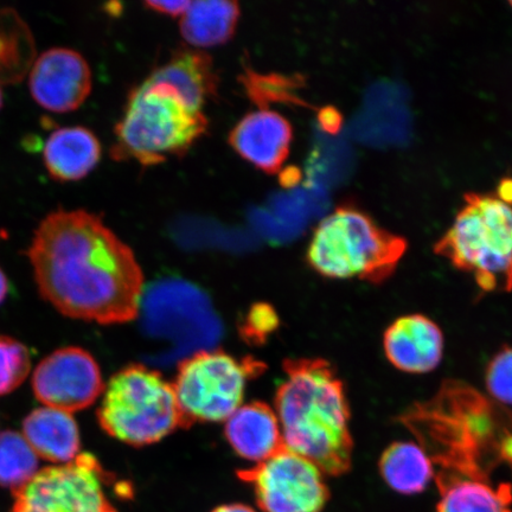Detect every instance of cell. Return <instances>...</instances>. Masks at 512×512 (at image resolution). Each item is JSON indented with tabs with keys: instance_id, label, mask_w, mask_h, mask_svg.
Returning <instances> with one entry per match:
<instances>
[{
	"instance_id": "e0dca14e",
	"label": "cell",
	"mask_w": 512,
	"mask_h": 512,
	"mask_svg": "<svg viewBox=\"0 0 512 512\" xmlns=\"http://www.w3.org/2000/svg\"><path fill=\"white\" fill-rule=\"evenodd\" d=\"M22 434L37 457L47 462L68 464L80 454V431L72 413L37 408L24 419Z\"/></svg>"
},
{
	"instance_id": "52a82bcc",
	"label": "cell",
	"mask_w": 512,
	"mask_h": 512,
	"mask_svg": "<svg viewBox=\"0 0 512 512\" xmlns=\"http://www.w3.org/2000/svg\"><path fill=\"white\" fill-rule=\"evenodd\" d=\"M264 369V364L239 361L220 350H201L185 358L172 382L184 427L227 421L242 406L247 382Z\"/></svg>"
},
{
	"instance_id": "f1b7e54d",
	"label": "cell",
	"mask_w": 512,
	"mask_h": 512,
	"mask_svg": "<svg viewBox=\"0 0 512 512\" xmlns=\"http://www.w3.org/2000/svg\"><path fill=\"white\" fill-rule=\"evenodd\" d=\"M9 294V280L6 278V274L0 268V304H3L6 297Z\"/></svg>"
},
{
	"instance_id": "4dcf8cb0",
	"label": "cell",
	"mask_w": 512,
	"mask_h": 512,
	"mask_svg": "<svg viewBox=\"0 0 512 512\" xmlns=\"http://www.w3.org/2000/svg\"><path fill=\"white\" fill-rule=\"evenodd\" d=\"M510 5L512 6V2H510Z\"/></svg>"
},
{
	"instance_id": "5b68a950",
	"label": "cell",
	"mask_w": 512,
	"mask_h": 512,
	"mask_svg": "<svg viewBox=\"0 0 512 512\" xmlns=\"http://www.w3.org/2000/svg\"><path fill=\"white\" fill-rule=\"evenodd\" d=\"M435 253L475 278L485 292L512 291V207L496 196L467 194Z\"/></svg>"
},
{
	"instance_id": "8992f818",
	"label": "cell",
	"mask_w": 512,
	"mask_h": 512,
	"mask_svg": "<svg viewBox=\"0 0 512 512\" xmlns=\"http://www.w3.org/2000/svg\"><path fill=\"white\" fill-rule=\"evenodd\" d=\"M98 420L110 437L134 447L156 444L184 427L172 383L142 364L121 369L108 382Z\"/></svg>"
},
{
	"instance_id": "6da1fadb",
	"label": "cell",
	"mask_w": 512,
	"mask_h": 512,
	"mask_svg": "<svg viewBox=\"0 0 512 512\" xmlns=\"http://www.w3.org/2000/svg\"><path fill=\"white\" fill-rule=\"evenodd\" d=\"M28 258L38 291L63 316L101 325L138 317L144 277L132 249L85 210H56L35 230Z\"/></svg>"
},
{
	"instance_id": "2e32d148",
	"label": "cell",
	"mask_w": 512,
	"mask_h": 512,
	"mask_svg": "<svg viewBox=\"0 0 512 512\" xmlns=\"http://www.w3.org/2000/svg\"><path fill=\"white\" fill-rule=\"evenodd\" d=\"M101 159L95 134L82 126L62 127L43 146V163L55 181L76 182L87 177Z\"/></svg>"
},
{
	"instance_id": "ac0fdd59",
	"label": "cell",
	"mask_w": 512,
	"mask_h": 512,
	"mask_svg": "<svg viewBox=\"0 0 512 512\" xmlns=\"http://www.w3.org/2000/svg\"><path fill=\"white\" fill-rule=\"evenodd\" d=\"M147 81L164 83L174 88L189 106L198 111H202L211 96L216 95L219 86L210 57L192 49L178 50Z\"/></svg>"
},
{
	"instance_id": "4fadbf2b",
	"label": "cell",
	"mask_w": 512,
	"mask_h": 512,
	"mask_svg": "<svg viewBox=\"0 0 512 512\" xmlns=\"http://www.w3.org/2000/svg\"><path fill=\"white\" fill-rule=\"evenodd\" d=\"M443 350V332L425 316L402 317L384 334V351L389 362L406 373H430L439 366Z\"/></svg>"
},
{
	"instance_id": "4316f807",
	"label": "cell",
	"mask_w": 512,
	"mask_h": 512,
	"mask_svg": "<svg viewBox=\"0 0 512 512\" xmlns=\"http://www.w3.org/2000/svg\"><path fill=\"white\" fill-rule=\"evenodd\" d=\"M499 200L509 204L512 203V181L511 179H504V181L499 185L498 189Z\"/></svg>"
},
{
	"instance_id": "9a60e30c",
	"label": "cell",
	"mask_w": 512,
	"mask_h": 512,
	"mask_svg": "<svg viewBox=\"0 0 512 512\" xmlns=\"http://www.w3.org/2000/svg\"><path fill=\"white\" fill-rule=\"evenodd\" d=\"M233 450L243 459L259 464L285 447L277 414L264 402L241 406L224 428Z\"/></svg>"
},
{
	"instance_id": "44dd1931",
	"label": "cell",
	"mask_w": 512,
	"mask_h": 512,
	"mask_svg": "<svg viewBox=\"0 0 512 512\" xmlns=\"http://www.w3.org/2000/svg\"><path fill=\"white\" fill-rule=\"evenodd\" d=\"M36 60L30 28L12 9H0V83H16Z\"/></svg>"
},
{
	"instance_id": "83f0119b",
	"label": "cell",
	"mask_w": 512,
	"mask_h": 512,
	"mask_svg": "<svg viewBox=\"0 0 512 512\" xmlns=\"http://www.w3.org/2000/svg\"><path fill=\"white\" fill-rule=\"evenodd\" d=\"M211 512H256L248 505L235 503V504H224L221 507H217Z\"/></svg>"
},
{
	"instance_id": "484cf974",
	"label": "cell",
	"mask_w": 512,
	"mask_h": 512,
	"mask_svg": "<svg viewBox=\"0 0 512 512\" xmlns=\"http://www.w3.org/2000/svg\"><path fill=\"white\" fill-rule=\"evenodd\" d=\"M191 2L179 0V2H146L147 8L170 17H182L188 10Z\"/></svg>"
},
{
	"instance_id": "d6986e66",
	"label": "cell",
	"mask_w": 512,
	"mask_h": 512,
	"mask_svg": "<svg viewBox=\"0 0 512 512\" xmlns=\"http://www.w3.org/2000/svg\"><path fill=\"white\" fill-rule=\"evenodd\" d=\"M240 18L236 2H191L181 19V32L194 47L220 46L233 37Z\"/></svg>"
},
{
	"instance_id": "ba28073f",
	"label": "cell",
	"mask_w": 512,
	"mask_h": 512,
	"mask_svg": "<svg viewBox=\"0 0 512 512\" xmlns=\"http://www.w3.org/2000/svg\"><path fill=\"white\" fill-rule=\"evenodd\" d=\"M106 472L92 454L44 467L14 492L11 512H118L105 491Z\"/></svg>"
},
{
	"instance_id": "d4e9b609",
	"label": "cell",
	"mask_w": 512,
	"mask_h": 512,
	"mask_svg": "<svg viewBox=\"0 0 512 512\" xmlns=\"http://www.w3.org/2000/svg\"><path fill=\"white\" fill-rule=\"evenodd\" d=\"M253 81L249 88H252L251 94L255 96V100L259 101L262 96L270 92L265 100H285L303 104L299 99L293 98V94L290 92L291 88L296 87V82L293 80L280 78V76H275V78H261V76L256 78L254 76Z\"/></svg>"
},
{
	"instance_id": "8fae6325",
	"label": "cell",
	"mask_w": 512,
	"mask_h": 512,
	"mask_svg": "<svg viewBox=\"0 0 512 512\" xmlns=\"http://www.w3.org/2000/svg\"><path fill=\"white\" fill-rule=\"evenodd\" d=\"M92 85V72L85 57L69 48L43 51L29 72L32 99L53 113L78 110L91 94Z\"/></svg>"
},
{
	"instance_id": "7c38bea8",
	"label": "cell",
	"mask_w": 512,
	"mask_h": 512,
	"mask_svg": "<svg viewBox=\"0 0 512 512\" xmlns=\"http://www.w3.org/2000/svg\"><path fill=\"white\" fill-rule=\"evenodd\" d=\"M293 139L292 126L280 115L268 110L249 113L229 134V144L239 155L266 174L281 169Z\"/></svg>"
},
{
	"instance_id": "ffe728a7",
	"label": "cell",
	"mask_w": 512,
	"mask_h": 512,
	"mask_svg": "<svg viewBox=\"0 0 512 512\" xmlns=\"http://www.w3.org/2000/svg\"><path fill=\"white\" fill-rule=\"evenodd\" d=\"M380 472L389 488L402 495L421 494L434 477L430 457L414 443L390 445L380 459Z\"/></svg>"
},
{
	"instance_id": "603a6c76",
	"label": "cell",
	"mask_w": 512,
	"mask_h": 512,
	"mask_svg": "<svg viewBox=\"0 0 512 512\" xmlns=\"http://www.w3.org/2000/svg\"><path fill=\"white\" fill-rule=\"evenodd\" d=\"M31 371V354L25 345L9 336H0V396L22 386Z\"/></svg>"
},
{
	"instance_id": "30bf717a",
	"label": "cell",
	"mask_w": 512,
	"mask_h": 512,
	"mask_svg": "<svg viewBox=\"0 0 512 512\" xmlns=\"http://www.w3.org/2000/svg\"><path fill=\"white\" fill-rule=\"evenodd\" d=\"M32 390L44 407L75 413L91 407L104 392L98 363L78 347L56 350L32 374Z\"/></svg>"
},
{
	"instance_id": "277c9868",
	"label": "cell",
	"mask_w": 512,
	"mask_h": 512,
	"mask_svg": "<svg viewBox=\"0 0 512 512\" xmlns=\"http://www.w3.org/2000/svg\"><path fill=\"white\" fill-rule=\"evenodd\" d=\"M407 241L387 232L363 211L341 207L319 223L307 261L319 274L332 279H361L381 284L398 267Z\"/></svg>"
},
{
	"instance_id": "7a4b0ae2",
	"label": "cell",
	"mask_w": 512,
	"mask_h": 512,
	"mask_svg": "<svg viewBox=\"0 0 512 512\" xmlns=\"http://www.w3.org/2000/svg\"><path fill=\"white\" fill-rule=\"evenodd\" d=\"M284 370L275 414L287 450L310 460L323 475H344L351 467L354 443L343 382L330 363L317 358L287 360Z\"/></svg>"
},
{
	"instance_id": "7402d4cb",
	"label": "cell",
	"mask_w": 512,
	"mask_h": 512,
	"mask_svg": "<svg viewBox=\"0 0 512 512\" xmlns=\"http://www.w3.org/2000/svg\"><path fill=\"white\" fill-rule=\"evenodd\" d=\"M38 458L22 433H0V485L17 491L38 472Z\"/></svg>"
},
{
	"instance_id": "f546056e",
	"label": "cell",
	"mask_w": 512,
	"mask_h": 512,
	"mask_svg": "<svg viewBox=\"0 0 512 512\" xmlns=\"http://www.w3.org/2000/svg\"><path fill=\"white\" fill-rule=\"evenodd\" d=\"M3 102H4L3 89H2V83H0V110H2Z\"/></svg>"
},
{
	"instance_id": "3957f363",
	"label": "cell",
	"mask_w": 512,
	"mask_h": 512,
	"mask_svg": "<svg viewBox=\"0 0 512 512\" xmlns=\"http://www.w3.org/2000/svg\"><path fill=\"white\" fill-rule=\"evenodd\" d=\"M207 127L206 115L189 106L174 88L146 80L128 98L124 117L115 127L111 155L115 160L157 165L188 152Z\"/></svg>"
},
{
	"instance_id": "9c48e42d",
	"label": "cell",
	"mask_w": 512,
	"mask_h": 512,
	"mask_svg": "<svg viewBox=\"0 0 512 512\" xmlns=\"http://www.w3.org/2000/svg\"><path fill=\"white\" fill-rule=\"evenodd\" d=\"M238 477L252 486L264 512H322L329 502L323 472L286 446L265 462L238 471Z\"/></svg>"
},
{
	"instance_id": "5bb4252c",
	"label": "cell",
	"mask_w": 512,
	"mask_h": 512,
	"mask_svg": "<svg viewBox=\"0 0 512 512\" xmlns=\"http://www.w3.org/2000/svg\"><path fill=\"white\" fill-rule=\"evenodd\" d=\"M440 491L437 512H512V484L492 476L434 471Z\"/></svg>"
},
{
	"instance_id": "cb8c5ba5",
	"label": "cell",
	"mask_w": 512,
	"mask_h": 512,
	"mask_svg": "<svg viewBox=\"0 0 512 512\" xmlns=\"http://www.w3.org/2000/svg\"><path fill=\"white\" fill-rule=\"evenodd\" d=\"M486 387L492 398L512 406V348H504L486 371Z\"/></svg>"
}]
</instances>
